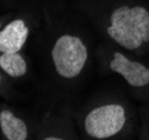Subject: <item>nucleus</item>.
Wrapping results in <instances>:
<instances>
[{
	"label": "nucleus",
	"mask_w": 149,
	"mask_h": 140,
	"mask_svg": "<svg viewBox=\"0 0 149 140\" xmlns=\"http://www.w3.org/2000/svg\"><path fill=\"white\" fill-rule=\"evenodd\" d=\"M29 34L30 24L25 16L11 18L0 29V53L22 52Z\"/></svg>",
	"instance_id": "5"
},
{
	"label": "nucleus",
	"mask_w": 149,
	"mask_h": 140,
	"mask_svg": "<svg viewBox=\"0 0 149 140\" xmlns=\"http://www.w3.org/2000/svg\"><path fill=\"white\" fill-rule=\"evenodd\" d=\"M108 67L119 74L132 88H141L149 85V67L140 62L129 59L121 52H113L108 59Z\"/></svg>",
	"instance_id": "4"
},
{
	"label": "nucleus",
	"mask_w": 149,
	"mask_h": 140,
	"mask_svg": "<svg viewBox=\"0 0 149 140\" xmlns=\"http://www.w3.org/2000/svg\"><path fill=\"white\" fill-rule=\"evenodd\" d=\"M128 121L129 114L125 104L107 101L88 108L79 120V125L85 137L105 140L119 136Z\"/></svg>",
	"instance_id": "2"
},
{
	"label": "nucleus",
	"mask_w": 149,
	"mask_h": 140,
	"mask_svg": "<svg viewBox=\"0 0 149 140\" xmlns=\"http://www.w3.org/2000/svg\"><path fill=\"white\" fill-rule=\"evenodd\" d=\"M0 133L6 140H27L30 138V128L13 108L0 103Z\"/></svg>",
	"instance_id": "6"
},
{
	"label": "nucleus",
	"mask_w": 149,
	"mask_h": 140,
	"mask_svg": "<svg viewBox=\"0 0 149 140\" xmlns=\"http://www.w3.org/2000/svg\"><path fill=\"white\" fill-rule=\"evenodd\" d=\"M104 33L128 51L149 43V10L141 5H121L105 10L99 19Z\"/></svg>",
	"instance_id": "1"
},
{
	"label": "nucleus",
	"mask_w": 149,
	"mask_h": 140,
	"mask_svg": "<svg viewBox=\"0 0 149 140\" xmlns=\"http://www.w3.org/2000/svg\"><path fill=\"white\" fill-rule=\"evenodd\" d=\"M0 96L9 99L13 96V88L10 85L9 77L0 70Z\"/></svg>",
	"instance_id": "8"
},
{
	"label": "nucleus",
	"mask_w": 149,
	"mask_h": 140,
	"mask_svg": "<svg viewBox=\"0 0 149 140\" xmlns=\"http://www.w3.org/2000/svg\"><path fill=\"white\" fill-rule=\"evenodd\" d=\"M49 55L55 74L66 82L79 79L90 59L86 43L74 33H63L56 37Z\"/></svg>",
	"instance_id": "3"
},
{
	"label": "nucleus",
	"mask_w": 149,
	"mask_h": 140,
	"mask_svg": "<svg viewBox=\"0 0 149 140\" xmlns=\"http://www.w3.org/2000/svg\"><path fill=\"white\" fill-rule=\"evenodd\" d=\"M0 70L10 79H22L28 73V62L22 52L0 53Z\"/></svg>",
	"instance_id": "7"
},
{
	"label": "nucleus",
	"mask_w": 149,
	"mask_h": 140,
	"mask_svg": "<svg viewBox=\"0 0 149 140\" xmlns=\"http://www.w3.org/2000/svg\"><path fill=\"white\" fill-rule=\"evenodd\" d=\"M11 18H13V14H11V13H10V14H5V15L0 16V29H1Z\"/></svg>",
	"instance_id": "9"
}]
</instances>
